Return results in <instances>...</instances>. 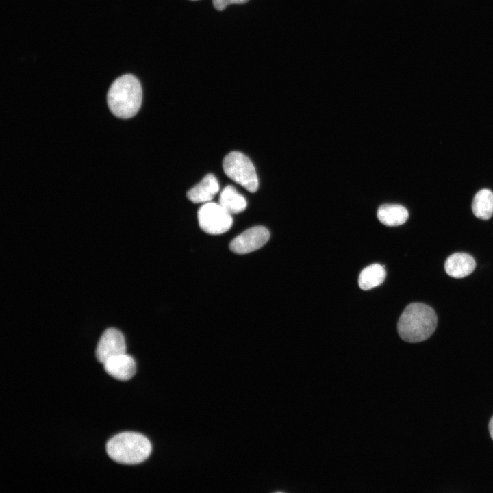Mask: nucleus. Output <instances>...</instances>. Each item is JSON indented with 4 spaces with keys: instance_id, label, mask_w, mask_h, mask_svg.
Masks as SVG:
<instances>
[{
    "instance_id": "nucleus-1",
    "label": "nucleus",
    "mask_w": 493,
    "mask_h": 493,
    "mask_svg": "<svg viewBox=\"0 0 493 493\" xmlns=\"http://www.w3.org/2000/svg\"><path fill=\"white\" fill-rule=\"evenodd\" d=\"M438 318L434 310L420 303L408 305L397 324L401 338L407 342H420L429 338L435 331Z\"/></svg>"
},
{
    "instance_id": "nucleus-2",
    "label": "nucleus",
    "mask_w": 493,
    "mask_h": 493,
    "mask_svg": "<svg viewBox=\"0 0 493 493\" xmlns=\"http://www.w3.org/2000/svg\"><path fill=\"white\" fill-rule=\"evenodd\" d=\"M142 99L140 83L131 74L118 77L110 86L107 94L108 105L112 113L123 119L136 115L141 106Z\"/></svg>"
},
{
    "instance_id": "nucleus-3",
    "label": "nucleus",
    "mask_w": 493,
    "mask_h": 493,
    "mask_svg": "<svg viewBox=\"0 0 493 493\" xmlns=\"http://www.w3.org/2000/svg\"><path fill=\"white\" fill-rule=\"evenodd\" d=\"M108 455L123 464H136L146 460L152 447L144 435L134 432H123L110 438L105 446Z\"/></svg>"
},
{
    "instance_id": "nucleus-4",
    "label": "nucleus",
    "mask_w": 493,
    "mask_h": 493,
    "mask_svg": "<svg viewBox=\"0 0 493 493\" xmlns=\"http://www.w3.org/2000/svg\"><path fill=\"white\" fill-rule=\"evenodd\" d=\"M227 176L250 192L258 188V178L251 161L243 153L232 151L227 154L223 162Z\"/></svg>"
},
{
    "instance_id": "nucleus-5",
    "label": "nucleus",
    "mask_w": 493,
    "mask_h": 493,
    "mask_svg": "<svg viewBox=\"0 0 493 493\" xmlns=\"http://www.w3.org/2000/svg\"><path fill=\"white\" fill-rule=\"evenodd\" d=\"M198 220L201 229L212 235L227 231L233 223L231 214L219 203L211 201L204 203L199 208Z\"/></svg>"
},
{
    "instance_id": "nucleus-6",
    "label": "nucleus",
    "mask_w": 493,
    "mask_h": 493,
    "mask_svg": "<svg viewBox=\"0 0 493 493\" xmlns=\"http://www.w3.org/2000/svg\"><path fill=\"white\" fill-rule=\"evenodd\" d=\"M269 231L264 227H251L232 240L230 249L237 254H246L263 246L269 240Z\"/></svg>"
},
{
    "instance_id": "nucleus-7",
    "label": "nucleus",
    "mask_w": 493,
    "mask_h": 493,
    "mask_svg": "<svg viewBox=\"0 0 493 493\" xmlns=\"http://www.w3.org/2000/svg\"><path fill=\"white\" fill-rule=\"evenodd\" d=\"M125 353L126 344L122 333L115 328L105 330L97 346V360L103 364L108 359Z\"/></svg>"
},
{
    "instance_id": "nucleus-8",
    "label": "nucleus",
    "mask_w": 493,
    "mask_h": 493,
    "mask_svg": "<svg viewBox=\"0 0 493 493\" xmlns=\"http://www.w3.org/2000/svg\"><path fill=\"white\" fill-rule=\"evenodd\" d=\"M103 366L108 375L120 381L129 380L136 372L134 359L126 353L108 359Z\"/></svg>"
},
{
    "instance_id": "nucleus-9",
    "label": "nucleus",
    "mask_w": 493,
    "mask_h": 493,
    "mask_svg": "<svg viewBox=\"0 0 493 493\" xmlns=\"http://www.w3.org/2000/svg\"><path fill=\"white\" fill-rule=\"evenodd\" d=\"M476 262L474 258L465 253H455L450 255L444 264L446 273L454 278H462L470 275L475 270Z\"/></svg>"
},
{
    "instance_id": "nucleus-10",
    "label": "nucleus",
    "mask_w": 493,
    "mask_h": 493,
    "mask_svg": "<svg viewBox=\"0 0 493 493\" xmlns=\"http://www.w3.org/2000/svg\"><path fill=\"white\" fill-rule=\"evenodd\" d=\"M219 184L216 177L207 174L205 177L187 192L190 201L194 203L210 202L218 192Z\"/></svg>"
},
{
    "instance_id": "nucleus-11",
    "label": "nucleus",
    "mask_w": 493,
    "mask_h": 493,
    "mask_svg": "<svg viewBox=\"0 0 493 493\" xmlns=\"http://www.w3.org/2000/svg\"><path fill=\"white\" fill-rule=\"evenodd\" d=\"M409 217L407 210L399 204H385L377 210V218L383 225L394 227L405 223Z\"/></svg>"
},
{
    "instance_id": "nucleus-12",
    "label": "nucleus",
    "mask_w": 493,
    "mask_h": 493,
    "mask_svg": "<svg viewBox=\"0 0 493 493\" xmlns=\"http://www.w3.org/2000/svg\"><path fill=\"white\" fill-rule=\"evenodd\" d=\"M218 203L231 214L243 212L247 205L244 197L231 185L221 191Z\"/></svg>"
},
{
    "instance_id": "nucleus-13",
    "label": "nucleus",
    "mask_w": 493,
    "mask_h": 493,
    "mask_svg": "<svg viewBox=\"0 0 493 493\" xmlns=\"http://www.w3.org/2000/svg\"><path fill=\"white\" fill-rule=\"evenodd\" d=\"M475 216L483 220L493 215V192L489 189H482L475 195L472 203Z\"/></svg>"
},
{
    "instance_id": "nucleus-14",
    "label": "nucleus",
    "mask_w": 493,
    "mask_h": 493,
    "mask_svg": "<svg viewBox=\"0 0 493 493\" xmlns=\"http://www.w3.org/2000/svg\"><path fill=\"white\" fill-rule=\"evenodd\" d=\"M386 272L379 264H371L359 274L358 283L361 289L368 290L381 285L385 280Z\"/></svg>"
},
{
    "instance_id": "nucleus-15",
    "label": "nucleus",
    "mask_w": 493,
    "mask_h": 493,
    "mask_svg": "<svg viewBox=\"0 0 493 493\" xmlns=\"http://www.w3.org/2000/svg\"><path fill=\"white\" fill-rule=\"evenodd\" d=\"M248 1L249 0H212V2L216 10H222L230 4H241Z\"/></svg>"
},
{
    "instance_id": "nucleus-16",
    "label": "nucleus",
    "mask_w": 493,
    "mask_h": 493,
    "mask_svg": "<svg viewBox=\"0 0 493 493\" xmlns=\"http://www.w3.org/2000/svg\"><path fill=\"white\" fill-rule=\"evenodd\" d=\"M489 431L490 433V436L492 439L493 440V416L490 419V423H489Z\"/></svg>"
},
{
    "instance_id": "nucleus-17",
    "label": "nucleus",
    "mask_w": 493,
    "mask_h": 493,
    "mask_svg": "<svg viewBox=\"0 0 493 493\" xmlns=\"http://www.w3.org/2000/svg\"><path fill=\"white\" fill-rule=\"evenodd\" d=\"M190 1H197V0H190Z\"/></svg>"
}]
</instances>
